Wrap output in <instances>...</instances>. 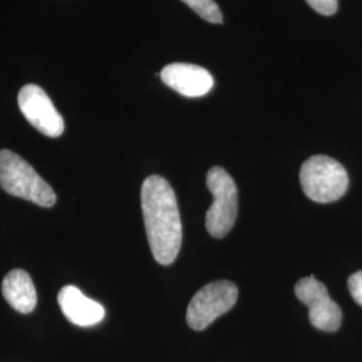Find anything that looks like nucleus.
<instances>
[{
    "label": "nucleus",
    "mask_w": 362,
    "mask_h": 362,
    "mask_svg": "<svg viewBox=\"0 0 362 362\" xmlns=\"http://www.w3.org/2000/svg\"><path fill=\"white\" fill-rule=\"evenodd\" d=\"M141 208L151 251L160 264L168 266L180 252V212L170 184L161 176H149L141 188Z\"/></svg>",
    "instance_id": "f257e3e1"
},
{
    "label": "nucleus",
    "mask_w": 362,
    "mask_h": 362,
    "mask_svg": "<svg viewBox=\"0 0 362 362\" xmlns=\"http://www.w3.org/2000/svg\"><path fill=\"white\" fill-rule=\"evenodd\" d=\"M0 187L16 197L50 208L57 203L52 187L25 158L8 149L0 151Z\"/></svg>",
    "instance_id": "f03ea898"
},
{
    "label": "nucleus",
    "mask_w": 362,
    "mask_h": 362,
    "mask_svg": "<svg viewBox=\"0 0 362 362\" xmlns=\"http://www.w3.org/2000/svg\"><path fill=\"white\" fill-rule=\"evenodd\" d=\"M303 192L317 203H333L341 199L349 185L345 168L332 157L313 156L308 158L299 173Z\"/></svg>",
    "instance_id": "7ed1b4c3"
},
{
    "label": "nucleus",
    "mask_w": 362,
    "mask_h": 362,
    "mask_svg": "<svg viewBox=\"0 0 362 362\" xmlns=\"http://www.w3.org/2000/svg\"><path fill=\"white\" fill-rule=\"evenodd\" d=\"M207 187L214 203L206 215V227L214 238H223L231 231L238 216V189L233 177L220 167L209 169Z\"/></svg>",
    "instance_id": "20e7f679"
},
{
    "label": "nucleus",
    "mask_w": 362,
    "mask_h": 362,
    "mask_svg": "<svg viewBox=\"0 0 362 362\" xmlns=\"http://www.w3.org/2000/svg\"><path fill=\"white\" fill-rule=\"evenodd\" d=\"M238 287L230 281H215L200 288L187 309V324L204 330L220 315L231 310L238 300Z\"/></svg>",
    "instance_id": "39448f33"
},
{
    "label": "nucleus",
    "mask_w": 362,
    "mask_h": 362,
    "mask_svg": "<svg viewBox=\"0 0 362 362\" xmlns=\"http://www.w3.org/2000/svg\"><path fill=\"white\" fill-rule=\"evenodd\" d=\"M296 296L308 306L311 325L322 332H336L342 322V311L330 298L324 284L313 275L299 279L296 285Z\"/></svg>",
    "instance_id": "423d86ee"
},
{
    "label": "nucleus",
    "mask_w": 362,
    "mask_h": 362,
    "mask_svg": "<svg viewBox=\"0 0 362 362\" xmlns=\"http://www.w3.org/2000/svg\"><path fill=\"white\" fill-rule=\"evenodd\" d=\"M18 105L27 121L47 137H59L65 132L64 117L55 109L47 93L38 85H25L18 95Z\"/></svg>",
    "instance_id": "0eeeda50"
},
{
    "label": "nucleus",
    "mask_w": 362,
    "mask_h": 362,
    "mask_svg": "<svg viewBox=\"0 0 362 362\" xmlns=\"http://www.w3.org/2000/svg\"><path fill=\"white\" fill-rule=\"evenodd\" d=\"M163 82L184 97H203L214 88V78L204 67L170 64L160 73Z\"/></svg>",
    "instance_id": "6e6552de"
},
{
    "label": "nucleus",
    "mask_w": 362,
    "mask_h": 362,
    "mask_svg": "<svg viewBox=\"0 0 362 362\" xmlns=\"http://www.w3.org/2000/svg\"><path fill=\"white\" fill-rule=\"evenodd\" d=\"M58 303L71 324L89 327L100 324L105 318L104 306L86 297L76 286H65L58 294Z\"/></svg>",
    "instance_id": "1a4fd4ad"
},
{
    "label": "nucleus",
    "mask_w": 362,
    "mask_h": 362,
    "mask_svg": "<svg viewBox=\"0 0 362 362\" xmlns=\"http://www.w3.org/2000/svg\"><path fill=\"white\" fill-rule=\"evenodd\" d=\"M1 293L8 305L18 313L28 314L37 306V290L31 276L25 270L8 272L3 279Z\"/></svg>",
    "instance_id": "9d476101"
},
{
    "label": "nucleus",
    "mask_w": 362,
    "mask_h": 362,
    "mask_svg": "<svg viewBox=\"0 0 362 362\" xmlns=\"http://www.w3.org/2000/svg\"><path fill=\"white\" fill-rule=\"evenodd\" d=\"M209 23H221L223 15L214 0H181Z\"/></svg>",
    "instance_id": "9b49d317"
},
{
    "label": "nucleus",
    "mask_w": 362,
    "mask_h": 362,
    "mask_svg": "<svg viewBox=\"0 0 362 362\" xmlns=\"http://www.w3.org/2000/svg\"><path fill=\"white\" fill-rule=\"evenodd\" d=\"M313 10L322 15H333L338 8V1L337 0H306Z\"/></svg>",
    "instance_id": "f8f14e48"
},
{
    "label": "nucleus",
    "mask_w": 362,
    "mask_h": 362,
    "mask_svg": "<svg viewBox=\"0 0 362 362\" xmlns=\"http://www.w3.org/2000/svg\"><path fill=\"white\" fill-rule=\"evenodd\" d=\"M348 286L353 299L362 306V270L350 276Z\"/></svg>",
    "instance_id": "ddd939ff"
}]
</instances>
